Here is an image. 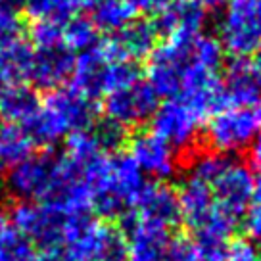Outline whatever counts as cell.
Wrapping results in <instances>:
<instances>
[{"instance_id":"obj_30","label":"cell","mask_w":261,"mask_h":261,"mask_svg":"<svg viewBox=\"0 0 261 261\" xmlns=\"http://www.w3.org/2000/svg\"><path fill=\"white\" fill-rule=\"evenodd\" d=\"M227 160H228L227 155H221V154H217V152H204V154L200 152V154L190 162V171H188V175L212 187V182L217 179V175L223 171Z\"/></svg>"},{"instance_id":"obj_6","label":"cell","mask_w":261,"mask_h":261,"mask_svg":"<svg viewBox=\"0 0 261 261\" xmlns=\"http://www.w3.org/2000/svg\"><path fill=\"white\" fill-rule=\"evenodd\" d=\"M198 37V35H196ZM196 37H173L158 44L148 56V85L158 98L179 96L182 73L192 62V41Z\"/></svg>"},{"instance_id":"obj_9","label":"cell","mask_w":261,"mask_h":261,"mask_svg":"<svg viewBox=\"0 0 261 261\" xmlns=\"http://www.w3.org/2000/svg\"><path fill=\"white\" fill-rule=\"evenodd\" d=\"M177 100L187 104L200 119L212 117L213 114L228 106L223 81L219 79V71L205 69L192 62L182 73Z\"/></svg>"},{"instance_id":"obj_40","label":"cell","mask_w":261,"mask_h":261,"mask_svg":"<svg viewBox=\"0 0 261 261\" xmlns=\"http://www.w3.org/2000/svg\"><path fill=\"white\" fill-rule=\"evenodd\" d=\"M252 65L255 67V71L261 75V48L255 52V56H253V60H252Z\"/></svg>"},{"instance_id":"obj_12","label":"cell","mask_w":261,"mask_h":261,"mask_svg":"<svg viewBox=\"0 0 261 261\" xmlns=\"http://www.w3.org/2000/svg\"><path fill=\"white\" fill-rule=\"evenodd\" d=\"M255 187V177L250 165L238 162V160H227L223 171L217 175V179L212 182V194L215 205L221 212L238 219L244 215L246 207L250 204Z\"/></svg>"},{"instance_id":"obj_23","label":"cell","mask_w":261,"mask_h":261,"mask_svg":"<svg viewBox=\"0 0 261 261\" xmlns=\"http://www.w3.org/2000/svg\"><path fill=\"white\" fill-rule=\"evenodd\" d=\"M98 0H23L21 8L35 19H50L65 23L73 17H79L81 12L92 10Z\"/></svg>"},{"instance_id":"obj_42","label":"cell","mask_w":261,"mask_h":261,"mask_svg":"<svg viewBox=\"0 0 261 261\" xmlns=\"http://www.w3.org/2000/svg\"><path fill=\"white\" fill-rule=\"evenodd\" d=\"M255 119H257V129H261V106L257 110V114H255Z\"/></svg>"},{"instance_id":"obj_34","label":"cell","mask_w":261,"mask_h":261,"mask_svg":"<svg viewBox=\"0 0 261 261\" xmlns=\"http://www.w3.org/2000/svg\"><path fill=\"white\" fill-rule=\"evenodd\" d=\"M163 261H202L194 240L187 237H177L169 240Z\"/></svg>"},{"instance_id":"obj_25","label":"cell","mask_w":261,"mask_h":261,"mask_svg":"<svg viewBox=\"0 0 261 261\" xmlns=\"http://www.w3.org/2000/svg\"><path fill=\"white\" fill-rule=\"evenodd\" d=\"M0 261H39V250L0 212Z\"/></svg>"},{"instance_id":"obj_10","label":"cell","mask_w":261,"mask_h":261,"mask_svg":"<svg viewBox=\"0 0 261 261\" xmlns=\"http://www.w3.org/2000/svg\"><path fill=\"white\" fill-rule=\"evenodd\" d=\"M158 106V94L146 81H137L127 89L104 96L106 119L117 123L125 130L150 121Z\"/></svg>"},{"instance_id":"obj_3","label":"cell","mask_w":261,"mask_h":261,"mask_svg":"<svg viewBox=\"0 0 261 261\" xmlns=\"http://www.w3.org/2000/svg\"><path fill=\"white\" fill-rule=\"evenodd\" d=\"M144 187V173L130 160L129 154L110 155L104 175L94 190L92 210L110 219L123 217L125 212L135 210Z\"/></svg>"},{"instance_id":"obj_2","label":"cell","mask_w":261,"mask_h":261,"mask_svg":"<svg viewBox=\"0 0 261 261\" xmlns=\"http://www.w3.org/2000/svg\"><path fill=\"white\" fill-rule=\"evenodd\" d=\"M62 253L65 261H127L125 230L89 215L67 217Z\"/></svg>"},{"instance_id":"obj_35","label":"cell","mask_w":261,"mask_h":261,"mask_svg":"<svg viewBox=\"0 0 261 261\" xmlns=\"http://www.w3.org/2000/svg\"><path fill=\"white\" fill-rule=\"evenodd\" d=\"M223 261H261L259 250L250 238H237L227 244Z\"/></svg>"},{"instance_id":"obj_11","label":"cell","mask_w":261,"mask_h":261,"mask_svg":"<svg viewBox=\"0 0 261 261\" xmlns=\"http://www.w3.org/2000/svg\"><path fill=\"white\" fill-rule=\"evenodd\" d=\"M152 133L173 150H190L196 144L202 119L177 98L163 102L152 115Z\"/></svg>"},{"instance_id":"obj_16","label":"cell","mask_w":261,"mask_h":261,"mask_svg":"<svg viewBox=\"0 0 261 261\" xmlns=\"http://www.w3.org/2000/svg\"><path fill=\"white\" fill-rule=\"evenodd\" d=\"M158 35L165 39L173 37H196L205 25V12L192 0H171L163 6L152 21Z\"/></svg>"},{"instance_id":"obj_7","label":"cell","mask_w":261,"mask_h":261,"mask_svg":"<svg viewBox=\"0 0 261 261\" xmlns=\"http://www.w3.org/2000/svg\"><path fill=\"white\" fill-rule=\"evenodd\" d=\"M217 41L234 58H248L261 48V23L255 0H227L217 25Z\"/></svg>"},{"instance_id":"obj_5","label":"cell","mask_w":261,"mask_h":261,"mask_svg":"<svg viewBox=\"0 0 261 261\" xmlns=\"http://www.w3.org/2000/svg\"><path fill=\"white\" fill-rule=\"evenodd\" d=\"M14 227L31 240L41 252L62 250L64 242L65 215L52 202H17L6 213Z\"/></svg>"},{"instance_id":"obj_20","label":"cell","mask_w":261,"mask_h":261,"mask_svg":"<svg viewBox=\"0 0 261 261\" xmlns=\"http://www.w3.org/2000/svg\"><path fill=\"white\" fill-rule=\"evenodd\" d=\"M227 104L240 108L261 106V75L248 58H234L227 67V79L223 83Z\"/></svg>"},{"instance_id":"obj_37","label":"cell","mask_w":261,"mask_h":261,"mask_svg":"<svg viewBox=\"0 0 261 261\" xmlns=\"http://www.w3.org/2000/svg\"><path fill=\"white\" fill-rule=\"evenodd\" d=\"M250 162H252V167H255L261 173V135L255 137L250 146Z\"/></svg>"},{"instance_id":"obj_18","label":"cell","mask_w":261,"mask_h":261,"mask_svg":"<svg viewBox=\"0 0 261 261\" xmlns=\"http://www.w3.org/2000/svg\"><path fill=\"white\" fill-rule=\"evenodd\" d=\"M155 39L158 33L150 21L133 19L121 31L114 33L112 39L104 41V46L114 60L137 62L152 54V50L155 48Z\"/></svg>"},{"instance_id":"obj_4","label":"cell","mask_w":261,"mask_h":261,"mask_svg":"<svg viewBox=\"0 0 261 261\" xmlns=\"http://www.w3.org/2000/svg\"><path fill=\"white\" fill-rule=\"evenodd\" d=\"M4 185L19 202H50L60 187V155L31 154L10 167Z\"/></svg>"},{"instance_id":"obj_27","label":"cell","mask_w":261,"mask_h":261,"mask_svg":"<svg viewBox=\"0 0 261 261\" xmlns=\"http://www.w3.org/2000/svg\"><path fill=\"white\" fill-rule=\"evenodd\" d=\"M98 44V29L90 19L73 17L64 23V46L69 52H87Z\"/></svg>"},{"instance_id":"obj_22","label":"cell","mask_w":261,"mask_h":261,"mask_svg":"<svg viewBox=\"0 0 261 261\" xmlns=\"http://www.w3.org/2000/svg\"><path fill=\"white\" fill-rule=\"evenodd\" d=\"M41 108V98L33 87L12 85L4 98L0 100V115L8 123L25 127L37 115Z\"/></svg>"},{"instance_id":"obj_19","label":"cell","mask_w":261,"mask_h":261,"mask_svg":"<svg viewBox=\"0 0 261 261\" xmlns=\"http://www.w3.org/2000/svg\"><path fill=\"white\" fill-rule=\"evenodd\" d=\"M135 210L139 212L137 217L152 221L165 228L173 227L180 221L177 192L171 187H167L165 182L146 185L135 204Z\"/></svg>"},{"instance_id":"obj_15","label":"cell","mask_w":261,"mask_h":261,"mask_svg":"<svg viewBox=\"0 0 261 261\" xmlns=\"http://www.w3.org/2000/svg\"><path fill=\"white\" fill-rule=\"evenodd\" d=\"M169 240V228L140 217H130L125 232L127 261H163Z\"/></svg>"},{"instance_id":"obj_43","label":"cell","mask_w":261,"mask_h":261,"mask_svg":"<svg viewBox=\"0 0 261 261\" xmlns=\"http://www.w3.org/2000/svg\"><path fill=\"white\" fill-rule=\"evenodd\" d=\"M0 2H2V0H0Z\"/></svg>"},{"instance_id":"obj_8","label":"cell","mask_w":261,"mask_h":261,"mask_svg":"<svg viewBox=\"0 0 261 261\" xmlns=\"http://www.w3.org/2000/svg\"><path fill=\"white\" fill-rule=\"evenodd\" d=\"M257 137V119L248 108L225 106L210 117L205 125V140L212 152L221 155L238 154L252 146Z\"/></svg>"},{"instance_id":"obj_36","label":"cell","mask_w":261,"mask_h":261,"mask_svg":"<svg viewBox=\"0 0 261 261\" xmlns=\"http://www.w3.org/2000/svg\"><path fill=\"white\" fill-rule=\"evenodd\" d=\"M123 2L133 10V14H154L155 16L171 0H123Z\"/></svg>"},{"instance_id":"obj_31","label":"cell","mask_w":261,"mask_h":261,"mask_svg":"<svg viewBox=\"0 0 261 261\" xmlns=\"http://www.w3.org/2000/svg\"><path fill=\"white\" fill-rule=\"evenodd\" d=\"M31 42L35 50H46L64 46V23L60 21H35L31 27Z\"/></svg>"},{"instance_id":"obj_33","label":"cell","mask_w":261,"mask_h":261,"mask_svg":"<svg viewBox=\"0 0 261 261\" xmlns=\"http://www.w3.org/2000/svg\"><path fill=\"white\" fill-rule=\"evenodd\" d=\"M244 230L252 242H261V179L255 180L252 200L244 212Z\"/></svg>"},{"instance_id":"obj_24","label":"cell","mask_w":261,"mask_h":261,"mask_svg":"<svg viewBox=\"0 0 261 261\" xmlns=\"http://www.w3.org/2000/svg\"><path fill=\"white\" fill-rule=\"evenodd\" d=\"M35 150V142L31 140L29 133L25 127L16 123H0V163L6 165H16L29 158Z\"/></svg>"},{"instance_id":"obj_26","label":"cell","mask_w":261,"mask_h":261,"mask_svg":"<svg viewBox=\"0 0 261 261\" xmlns=\"http://www.w3.org/2000/svg\"><path fill=\"white\" fill-rule=\"evenodd\" d=\"M135 19L133 10L123 0H98L92 8V23L98 31L117 33Z\"/></svg>"},{"instance_id":"obj_38","label":"cell","mask_w":261,"mask_h":261,"mask_svg":"<svg viewBox=\"0 0 261 261\" xmlns=\"http://www.w3.org/2000/svg\"><path fill=\"white\" fill-rule=\"evenodd\" d=\"M196 6H200V8L207 12V10H215V8H221L223 4H227V0H192Z\"/></svg>"},{"instance_id":"obj_14","label":"cell","mask_w":261,"mask_h":261,"mask_svg":"<svg viewBox=\"0 0 261 261\" xmlns=\"http://www.w3.org/2000/svg\"><path fill=\"white\" fill-rule=\"evenodd\" d=\"M75 54L69 52L65 46L46 50L33 48V58L29 71H27V81L33 87L42 90L60 89L73 71Z\"/></svg>"},{"instance_id":"obj_13","label":"cell","mask_w":261,"mask_h":261,"mask_svg":"<svg viewBox=\"0 0 261 261\" xmlns=\"http://www.w3.org/2000/svg\"><path fill=\"white\" fill-rule=\"evenodd\" d=\"M129 155L140 171L158 180L169 179L177 171V152L152 130L137 133L130 139Z\"/></svg>"},{"instance_id":"obj_32","label":"cell","mask_w":261,"mask_h":261,"mask_svg":"<svg viewBox=\"0 0 261 261\" xmlns=\"http://www.w3.org/2000/svg\"><path fill=\"white\" fill-rule=\"evenodd\" d=\"M92 133H94L100 148L104 150V154L117 152L125 142V135H127V130L110 119H104V121L92 125Z\"/></svg>"},{"instance_id":"obj_29","label":"cell","mask_w":261,"mask_h":261,"mask_svg":"<svg viewBox=\"0 0 261 261\" xmlns=\"http://www.w3.org/2000/svg\"><path fill=\"white\" fill-rule=\"evenodd\" d=\"M223 46L217 41V37L212 35H204L200 33L192 41V64L202 65L205 69L212 71H219L221 64H223Z\"/></svg>"},{"instance_id":"obj_17","label":"cell","mask_w":261,"mask_h":261,"mask_svg":"<svg viewBox=\"0 0 261 261\" xmlns=\"http://www.w3.org/2000/svg\"><path fill=\"white\" fill-rule=\"evenodd\" d=\"M114 58L108 54L104 42H98L94 48L81 52L75 58L73 71H71V89L89 100L104 96V73L108 64Z\"/></svg>"},{"instance_id":"obj_28","label":"cell","mask_w":261,"mask_h":261,"mask_svg":"<svg viewBox=\"0 0 261 261\" xmlns=\"http://www.w3.org/2000/svg\"><path fill=\"white\" fill-rule=\"evenodd\" d=\"M137 81H140V69L135 62L112 60L104 73V96L112 94L115 90L127 89Z\"/></svg>"},{"instance_id":"obj_1","label":"cell","mask_w":261,"mask_h":261,"mask_svg":"<svg viewBox=\"0 0 261 261\" xmlns=\"http://www.w3.org/2000/svg\"><path fill=\"white\" fill-rule=\"evenodd\" d=\"M94 117L96 108L92 100L81 96L71 87H60L48 90L37 115L25 125V130L35 144L52 146L62 139H67L71 133L89 129L94 125Z\"/></svg>"},{"instance_id":"obj_41","label":"cell","mask_w":261,"mask_h":261,"mask_svg":"<svg viewBox=\"0 0 261 261\" xmlns=\"http://www.w3.org/2000/svg\"><path fill=\"white\" fill-rule=\"evenodd\" d=\"M2 185H4V165L0 163V188H2Z\"/></svg>"},{"instance_id":"obj_39","label":"cell","mask_w":261,"mask_h":261,"mask_svg":"<svg viewBox=\"0 0 261 261\" xmlns=\"http://www.w3.org/2000/svg\"><path fill=\"white\" fill-rule=\"evenodd\" d=\"M10 87H12V81L8 79V75L4 73V71H0V100L4 98V94L8 92Z\"/></svg>"},{"instance_id":"obj_21","label":"cell","mask_w":261,"mask_h":261,"mask_svg":"<svg viewBox=\"0 0 261 261\" xmlns=\"http://www.w3.org/2000/svg\"><path fill=\"white\" fill-rule=\"evenodd\" d=\"M177 198H179L180 219L192 230H198L202 227L215 210V200H213L210 185H205L190 175L185 179Z\"/></svg>"}]
</instances>
